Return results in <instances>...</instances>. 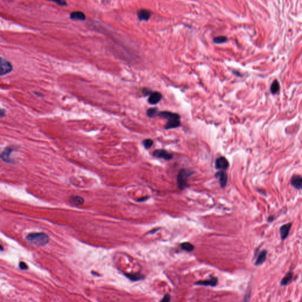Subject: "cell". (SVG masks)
Listing matches in <instances>:
<instances>
[{
    "instance_id": "cell-1",
    "label": "cell",
    "mask_w": 302,
    "mask_h": 302,
    "mask_svg": "<svg viewBox=\"0 0 302 302\" xmlns=\"http://www.w3.org/2000/svg\"><path fill=\"white\" fill-rule=\"evenodd\" d=\"M158 115L161 118L168 120L167 124L165 126V129H171L177 128L181 125L179 115L168 111L160 112L158 113Z\"/></svg>"
},
{
    "instance_id": "cell-2",
    "label": "cell",
    "mask_w": 302,
    "mask_h": 302,
    "mask_svg": "<svg viewBox=\"0 0 302 302\" xmlns=\"http://www.w3.org/2000/svg\"><path fill=\"white\" fill-rule=\"evenodd\" d=\"M26 240L37 246H44L49 243V237L44 233H33L27 236Z\"/></svg>"
},
{
    "instance_id": "cell-3",
    "label": "cell",
    "mask_w": 302,
    "mask_h": 302,
    "mask_svg": "<svg viewBox=\"0 0 302 302\" xmlns=\"http://www.w3.org/2000/svg\"><path fill=\"white\" fill-rule=\"evenodd\" d=\"M193 172L185 169L179 170L177 175V185L179 190H183L188 186L187 179L191 175Z\"/></svg>"
},
{
    "instance_id": "cell-4",
    "label": "cell",
    "mask_w": 302,
    "mask_h": 302,
    "mask_svg": "<svg viewBox=\"0 0 302 302\" xmlns=\"http://www.w3.org/2000/svg\"><path fill=\"white\" fill-rule=\"evenodd\" d=\"M13 66L10 62L4 58L0 57V76L6 75L13 70Z\"/></svg>"
},
{
    "instance_id": "cell-5",
    "label": "cell",
    "mask_w": 302,
    "mask_h": 302,
    "mask_svg": "<svg viewBox=\"0 0 302 302\" xmlns=\"http://www.w3.org/2000/svg\"><path fill=\"white\" fill-rule=\"evenodd\" d=\"M215 167L217 170L225 171L228 169L229 167V161L224 156H220L216 159L215 161Z\"/></svg>"
},
{
    "instance_id": "cell-6",
    "label": "cell",
    "mask_w": 302,
    "mask_h": 302,
    "mask_svg": "<svg viewBox=\"0 0 302 302\" xmlns=\"http://www.w3.org/2000/svg\"><path fill=\"white\" fill-rule=\"evenodd\" d=\"M215 177L218 179L221 188H223L226 186L228 181V177L227 174H226V172H225V171H220L216 172L215 174Z\"/></svg>"
},
{
    "instance_id": "cell-7",
    "label": "cell",
    "mask_w": 302,
    "mask_h": 302,
    "mask_svg": "<svg viewBox=\"0 0 302 302\" xmlns=\"http://www.w3.org/2000/svg\"><path fill=\"white\" fill-rule=\"evenodd\" d=\"M153 155L158 158L163 159L165 160L168 161L172 159L173 155L169 153L168 151L164 149H157L153 152Z\"/></svg>"
},
{
    "instance_id": "cell-8",
    "label": "cell",
    "mask_w": 302,
    "mask_h": 302,
    "mask_svg": "<svg viewBox=\"0 0 302 302\" xmlns=\"http://www.w3.org/2000/svg\"><path fill=\"white\" fill-rule=\"evenodd\" d=\"M217 283H218V279L217 277H213L209 280L198 281L194 283V285L215 287L217 286Z\"/></svg>"
},
{
    "instance_id": "cell-9",
    "label": "cell",
    "mask_w": 302,
    "mask_h": 302,
    "mask_svg": "<svg viewBox=\"0 0 302 302\" xmlns=\"http://www.w3.org/2000/svg\"><path fill=\"white\" fill-rule=\"evenodd\" d=\"M292 226V223H287L284 225H283L280 227L279 231H280V237L282 240H285L288 238Z\"/></svg>"
},
{
    "instance_id": "cell-10",
    "label": "cell",
    "mask_w": 302,
    "mask_h": 302,
    "mask_svg": "<svg viewBox=\"0 0 302 302\" xmlns=\"http://www.w3.org/2000/svg\"><path fill=\"white\" fill-rule=\"evenodd\" d=\"M291 185L295 188V189L300 190L302 187V178L300 175H293L290 180Z\"/></svg>"
},
{
    "instance_id": "cell-11",
    "label": "cell",
    "mask_w": 302,
    "mask_h": 302,
    "mask_svg": "<svg viewBox=\"0 0 302 302\" xmlns=\"http://www.w3.org/2000/svg\"><path fill=\"white\" fill-rule=\"evenodd\" d=\"M162 94L158 92H152L148 99V102L151 104H155L159 102L162 99Z\"/></svg>"
},
{
    "instance_id": "cell-12",
    "label": "cell",
    "mask_w": 302,
    "mask_h": 302,
    "mask_svg": "<svg viewBox=\"0 0 302 302\" xmlns=\"http://www.w3.org/2000/svg\"><path fill=\"white\" fill-rule=\"evenodd\" d=\"M13 148H12L11 147H6L3 151V152L1 154L0 158L6 162H11L10 155L11 154V152H13Z\"/></svg>"
},
{
    "instance_id": "cell-13",
    "label": "cell",
    "mask_w": 302,
    "mask_h": 302,
    "mask_svg": "<svg viewBox=\"0 0 302 302\" xmlns=\"http://www.w3.org/2000/svg\"><path fill=\"white\" fill-rule=\"evenodd\" d=\"M151 14L149 11L145 9H141L138 12V17L140 21H147L150 18Z\"/></svg>"
},
{
    "instance_id": "cell-14",
    "label": "cell",
    "mask_w": 302,
    "mask_h": 302,
    "mask_svg": "<svg viewBox=\"0 0 302 302\" xmlns=\"http://www.w3.org/2000/svg\"><path fill=\"white\" fill-rule=\"evenodd\" d=\"M70 18L73 20L84 21L86 20V15L81 11H74L70 14Z\"/></svg>"
},
{
    "instance_id": "cell-15",
    "label": "cell",
    "mask_w": 302,
    "mask_h": 302,
    "mask_svg": "<svg viewBox=\"0 0 302 302\" xmlns=\"http://www.w3.org/2000/svg\"><path fill=\"white\" fill-rule=\"evenodd\" d=\"M267 251L266 250H263L261 251L259 254H258V257L257 258V260L255 262V265L257 266V265H262L265 261V259H266V257H267Z\"/></svg>"
},
{
    "instance_id": "cell-16",
    "label": "cell",
    "mask_w": 302,
    "mask_h": 302,
    "mask_svg": "<svg viewBox=\"0 0 302 302\" xmlns=\"http://www.w3.org/2000/svg\"><path fill=\"white\" fill-rule=\"evenodd\" d=\"M69 202L74 206H81L84 203V199L80 196H72L69 198Z\"/></svg>"
},
{
    "instance_id": "cell-17",
    "label": "cell",
    "mask_w": 302,
    "mask_h": 302,
    "mask_svg": "<svg viewBox=\"0 0 302 302\" xmlns=\"http://www.w3.org/2000/svg\"><path fill=\"white\" fill-rule=\"evenodd\" d=\"M292 277H293V273L292 272H290L287 273L286 276L284 277H283L282 279V280H281L280 285L281 286H287L291 282V281L292 280Z\"/></svg>"
},
{
    "instance_id": "cell-18",
    "label": "cell",
    "mask_w": 302,
    "mask_h": 302,
    "mask_svg": "<svg viewBox=\"0 0 302 302\" xmlns=\"http://www.w3.org/2000/svg\"><path fill=\"white\" fill-rule=\"evenodd\" d=\"M280 90V84L277 80L273 81L270 86V92L273 95L276 94Z\"/></svg>"
},
{
    "instance_id": "cell-19",
    "label": "cell",
    "mask_w": 302,
    "mask_h": 302,
    "mask_svg": "<svg viewBox=\"0 0 302 302\" xmlns=\"http://www.w3.org/2000/svg\"><path fill=\"white\" fill-rule=\"evenodd\" d=\"M180 246H181V248L182 250L185 251L186 252H191L195 249L194 246L192 244L190 243H188V242H185V243L181 244L180 245Z\"/></svg>"
},
{
    "instance_id": "cell-20",
    "label": "cell",
    "mask_w": 302,
    "mask_h": 302,
    "mask_svg": "<svg viewBox=\"0 0 302 302\" xmlns=\"http://www.w3.org/2000/svg\"><path fill=\"white\" fill-rule=\"evenodd\" d=\"M126 276L130 280H132V281H138V280H142V279H143V278H144V276H143L142 274L139 273L127 274V275H126Z\"/></svg>"
},
{
    "instance_id": "cell-21",
    "label": "cell",
    "mask_w": 302,
    "mask_h": 302,
    "mask_svg": "<svg viewBox=\"0 0 302 302\" xmlns=\"http://www.w3.org/2000/svg\"><path fill=\"white\" fill-rule=\"evenodd\" d=\"M227 37L226 36H218V37H215L213 39V42L215 44H222L224 43L227 41Z\"/></svg>"
},
{
    "instance_id": "cell-22",
    "label": "cell",
    "mask_w": 302,
    "mask_h": 302,
    "mask_svg": "<svg viewBox=\"0 0 302 302\" xmlns=\"http://www.w3.org/2000/svg\"><path fill=\"white\" fill-rule=\"evenodd\" d=\"M147 116L149 118H153L156 115H158V109L156 108H152L151 109H149L147 111Z\"/></svg>"
},
{
    "instance_id": "cell-23",
    "label": "cell",
    "mask_w": 302,
    "mask_h": 302,
    "mask_svg": "<svg viewBox=\"0 0 302 302\" xmlns=\"http://www.w3.org/2000/svg\"><path fill=\"white\" fill-rule=\"evenodd\" d=\"M143 146L145 147L146 149H149V148H150V147H151L153 145L154 142H153V140H152V139H145V140L143 142Z\"/></svg>"
},
{
    "instance_id": "cell-24",
    "label": "cell",
    "mask_w": 302,
    "mask_h": 302,
    "mask_svg": "<svg viewBox=\"0 0 302 302\" xmlns=\"http://www.w3.org/2000/svg\"><path fill=\"white\" fill-rule=\"evenodd\" d=\"M19 267L21 270H27L28 269V265H27V264L25 263V262H23V261H21L20 263H19Z\"/></svg>"
},
{
    "instance_id": "cell-25",
    "label": "cell",
    "mask_w": 302,
    "mask_h": 302,
    "mask_svg": "<svg viewBox=\"0 0 302 302\" xmlns=\"http://www.w3.org/2000/svg\"><path fill=\"white\" fill-rule=\"evenodd\" d=\"M171 300V296L169 294H167L163 296L162 300L160 302H170Z\"/></svg>"
},
{
    "instance_id": "cell-26",
    "label": "cell",
    "mask_w": 302,
    "mask_h": 302,
    "mask_svg": "<svg viewBox=\"0 0 302 302\" xmlns=\"http://www.w3.org/2000/svg\"><path fill=\"white\" fill-rule=\"evenodd\" d=\"M142 94H143V95H145V96H147V95H150L151 94L152 92H151V91L149 89H148V88H143V89L142 90Z\"/></svg>"
},
{
    "instance_id": "cell-27",
    "label": "cell",
    "mask_w": 302,
    "mask_h": 302,
    "mask_svg": "<svg viewBox=\"0 0 302 302\" xmlns=\"http://www.w3.org/2000/svg\"><path fill=\"white\" fill-rule=\"evenodd\" d=\"M249 300H250V292L247 293L245 295L244 299V302H249Z\"/></svg>"
},
{
    "instance_id": "cell-28",
    "label": "cell",
    "mask_w": 302,
    "mask_h": 302,
    "mask_svg": "<svg viewBox=\"0 0 302 302\" xmlns=\"http://www.w3.org/2000/svg\"><path fill=\"white\" fill-rule=\"evenodd\" d=\"M56 3H57V4H59L60 6H66L67 3L65 2V1H54Z\"/></svg>"
},
{
    "instance_id": "cell-29",
    "label": "cell",
    "mask_w": 302,
    "mask_h": 302,
    "mask_svg": "<svg viewBox=\"0 0 302 302\" xmlns=\"http://www.w3.org/2000/svg\"><path fill=\"white\" fill-rule=\"evenodd\" d=\"M5 115V111L0 108V117H3Z\"/></svg>"
},
{
    "instance_id": "cell-30",
    "label": "cell",
    "mask_w": 302,
    "mask_h": 302,
    "mask_svg": "<svg viewBox=\"0 0 302 302\" xmlns=\"http://www.w3.org/2000/svg\"><path fill=\"white\" fill-rule=\"evenodd\" d=\"M147 198H148V197H143V198H139V199H138V201H139V202L145 201H146Z\"/></svg>"
},
{
    "instance_id": "cell-31",
    "label": "cell",
    "mask_w": 302,
    "mask_h": 302,
    "mask_svg": "<svg viewBox=\"0 0 302 302\" xmlns=\"http://www.w3.org/2000/svg\"><path fill=\"white\" fill-rule=\"evenodd\" d=\"M274 220V217L273 216H269L268 218V222H272Z\"/></svg>"
},
{
    "instance_id": "cell-32",
    "label": "cell",
    "mask_w": 302,
    "mask_h": 302,
    "mask_svg": "<svg viewBox=\"0 0 302 302\" xmlns=\"http://www.w3.org/2000/svg\"><path fill=\"white\" fill-rule=\"evenodd\" d=\"M3 250H4V248H3V247H2V245H1V244H0V250L2 251Z\"/></svg>"
},
{
    "instance_id": "cell-33",
    "label": "cell",
    "mask_w": 302,
    "mask_h": 302,
    "mask_svg": "<svg viewBox=\"0 0 302 302\" xmlns=\"http://www.w3.org/2000/svg\"><path fill=\"white\" fill-rule=\"evenodd\" d=\"M290 302V301H288V302Z\"/></svg>"
}]
</instances>
